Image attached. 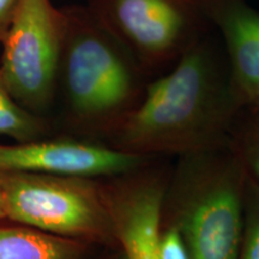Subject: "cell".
I'll return each instance as SVG.
<instances>
[{
	"label": "cell",
	"mask_w": 259,
	"mask_h": 259,
	"mask_svg": "<svg viewBox=\"0 0 259 259\" xmlns=\"http://www.w3.org/2000/svg\"><path fill=\"white\" fill-rule=\"evenodd\" d=\"M235 106L229 78L221 76L211 51L196 41L120 121L121 149L185 156L213 148Z\"/></svg>",
	"instance_id": "1"
},
{
	"label": "cell",
	"mask_w": 259,
	"mask_h": 259,
	"mask_svg": "<svg viewBox=\"0 0 259 259\" xmlns=\"http://www.w3.org/2000/svg\"><path fill=\"white\" fill-rule=\"evenodd\" d=\"M247 170L239 156L216 147L184 156L162 222L183 235L191 259H238L244 231Z\"/></svg>",
	"instance_id": "2"
},
{
	"label": "cell",
	"mask_w": 259,
	"mask_h": 259,
	"mask_svg": "<svg viewBox=\"0 0 259 259\" xmlns=\"http://www.w3.org/2000/svg\"><path fill=\"white\" fill-rule=\"evenodd\" d=\"M66 30L59 82L73 116L103 122L134 108L138 82L126 50L87 8H64Z\"/></svg>",
	"instance_id": "3"
},
{
	"label": "cell",
	"mask_w": 259,
	"mask_h": 259,
	"mask_svg": "<svg viewBox=\"0 0 259 259\" xmlns=\"http://www.w3.org/2000/svg\"><path fill=\"white\" fill-rule=\"evenodd\" d=\"M6 221L87 244L115 242L102 186L93 179L0 173Z\"/></svg>",
	"instance_id": "4"
},
{
	"label": "cell",
	"mask_w": 259,
	"mask_h": 259,
	"mask_svg": "<svg viewBox=\"0 0 259 259\" xmlns=\"http://www.w3.org/2000/svg\"><path fill=\"white\" fill-rule=\"evenodd\" d=\"M64 9L52 0H22L3 37L0 74L29 111H44L57 93L65 41Z\"/></svg>",
	"instance_id": "5"
},
{
	"label": "cell",
	"mask_w": 259,
	"mask_h": 259,
	"mask_svg": "<svg viewBox=\"0 0 259 259\" xmlns=\"http://www.w3.org/2000/svg\"><path fill=\"white\" fill-rule=\"evenodd\" d=\"M87 9L126 51L148 65L179 58L210 21L208 0H89Z\"/></svg>",
	"instance_id": "6"
},
{
	"label": "cell",
	"mask_w": 259,
	"mask_h": 259,
	"mask_svg": "<svg viewBox=\"0 0 259 259\" xmlns=\"http://www.w3.org/2000/svg\"><path fill=\"white\" fill-rule=\"evenodd\" d=\"M142 155L74 139H32L0 143V173H37L94 179L130 176Z\"/></svg>",
	"instance_id": "7"
},
{
	"label": "cell",
	"mask_w": 259,
	"mask_h": 259,
	"mask_svg": "<svg viewBox=\"0 0 259 259\" xmlns=\"http://www.w3.org/2000/svg\"><path fill=\"white\" fill-rule=\"evenodd\" d=\"M164 193L154 178H130L103 186L115 244L125 259H158Z\"/></svg>",
	"instance_id": "8"
},
{
	"label": "cell",
	"mask_w": 259,
	"mask_h": 259,
	"mask_svg": "<svg viewBox=\"0 0 259 259\" xmlns=\"http://www.w3.org/2000/svg\"><path fill=\"white\" fill-rule=\"evenodd\" d=\"M208 11L225 40L236 102L259 113V12L244 0H208Z\"/></svg>",
	"instance_id": "9"
},
{
	"label": "cell",
	"mask_w": 259,
	"mask_h": 259,
	"mask_svg": "<svg viewBox=\"0 0 259 259\" xmlns=\"http://www.w3.org/2000/svg\"><path fill=\"white\" fill-rule=\"evenodd\" d=\"M90 245L10 221H0V259H87Z\"/></svg>",
	"instance_id": "10"
},
{
	"label": "cell",
	"mask_w": 259,
	"mask_h": 259,
	"mask_svg": "<svg viewBox=\"0 0 259 259\" xmlns=\"http://www.w3.org/2000/svg\"><path fill=\"white\" fill-rule=\"evenodd\" d=\"M45 134L44 120L15 99L0 74V136H8L16 142H28L42 138Z\"/></svg>",
	"instance_id": "11"
},
{
	"label": "cell",
	"mask_w": 259,
	"mask_h": 259,
	"mask_svg": "<svg viewBox=\"0 0 259 259\" xmlns=\"http://www.w3.org/2000/svg\"><path fill=\"white\" fill-rule=\"evenodd\" d=\"M238 259H259V183L247 173L244 231Z\"/></svg>",
	"instance_id": "12"
},
{
	"label": "cell",
	"mask_w": 259,
	"mask_h": 259,
	"mask_svg": "<svg viewBox=\"0 0 259 259\" xmlns=\"http://www.w3.org/2000/svg\"><path fill=\"white\" fill-rule=\"evenodd\" d=\"M158 259H191L183 235L174 225L166 223L158 238Z\"/></svg>",
	"instance_id": "13"
},
{
	"label": "cell",
	"mask_w": 259,
	"mask_h": 259,
	"mask_svg": "<svg viewBox=\"0 0 259 259\" xmlns=\"http://www.w3.org/2000/svg\"><path fill=\"white\" fill-rule=\"evenodd\" d=\"M240 160L247 170V173L259 183V121L254 124L244 142V149L241 151Z\"/></svg>",
	"instance_id": "14"
},
{
	"label": "cell",
	"mask_w": 259,
	"mask_h": 259,
	"mask_svg": "<svg viewBox=\"0 0 259 259\" xmlns=\"http://www.w3.org/2000/svg\"><path fill=\"white\" fill-rule=\"evenodd\" d=\"M21 3L22 0H0V42Z\"/></svg>",
	"instance_id": "15"
},
{
	"label": "cell",
	"mask_w": 259,
	"mask_h": 259,
	"mask_svg": "<svg viewBox=\"0 0 259 259\" xmlns=\"http://www.w3.org/2000/svg\"><path fill=\"white\" fill-rule=\"evenodd\" d=\"M0 221H6L5 197H4V191H3L2 179H0Z\"/></svg>",
	"instance_id": "16"
}]
</instances>
